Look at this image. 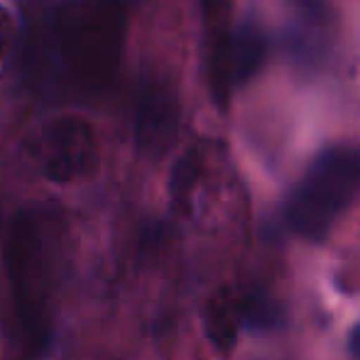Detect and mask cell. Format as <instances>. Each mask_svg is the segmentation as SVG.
Returning <instances> with one entry per match:
<instances>
[{"label": "cell", "mask_w": 360, "mask_h": 360, "mask_svg": "<svg viewBox=\"0 0 360 360\" xmlns=\"http://www.w3.org/2000/svg\"><path fill=\"white\" fill-rule=\"evenodd\" d=\"M360 194V150L336 145L316 155L285 204V221L297 236L321 240Z\"/></svg>", "instance_id": "7a4b0ae2"}, {"label": "cell", "mask_w": 360, "mask_h": 360, "mask_svg": "<svg viewBox=\"0 0 360 360\" xmlns=\"http://www.w3.org/2000/svg\"><path fill=\"white\" fill-rule=\"evenodd\" d=\"M267 59V37L255 20L221 30L209 49V84L218 103L252 81Z\"/></svg>", "instance_id": "277c9868"}, {"label": "cell", "mask_w": 360, "mask_h": 360, "mask_svg": "<svg viewBox=\"0 0 360 360\" xmlns=\"http://www.w3.org/2000/svg\"><path fill=\"white\" fill-rule=\"evenodd\" d=\"M5 42H8V15L0 8V52L5 49Z\"/></svg>", "instance_id": "30bf717a"}, {"label": "cell", "mask_w": 360, "mask_h": 360, "mask_svg": "<svg viewBox=\"0 0 360 360\" xmlns=\"http://www.w3.org/2000/svg\"><path fill=\"white\" fill-rule=\"evenodd\" d=\"M67 267V228L57 211L27 206L13 218L5 243L13 343L27 360L54 341L59 292Z\"/></svg>", "instance_id": "6da1fadb"}, {"label": "cell", "mask_w": 360, "mask_h": 360, "mask_svg": "<svg viewBox=\"0 0 360 360\" xmlns=\"http://www.w3.org/2000/svg\"><path fill=\"white\" fill-rule=\"evenodd\" d=\"M287 49L299 67L316 69L326 59L333 37V10L328 0H287Z\"/></svg>", "instance_id": "8992f818"}, {"label": "cell", "mask_w": 360, "mask_h": 360, "mask_svg": "<svg viewBox=\"0 0 360 360\" xmlns=\"http://www.w3.org/2000/svg\"><path fill=\"white\" fill-rule=\"evenodd\" d=\"M27 160L49 181H74L96 172V138L84 120L62 118L27 140Z\"/></svg>", "instance_id": "3957f363"}, {"label": "cell", "mask_w": 360, "mask_h": 360, "mask_svg": "<svg viewBox=\"0 0 360 360\" xmlns=\"http://www.w3.org/2000/svg\"><path fill=\"white\" fill-rule=\"evenodd\" d=\"M348 348H351L353 358L360 360V323H356V328L351 331V338H348Z\"/></svg>", "instance_id": "9c48e42d"}, {"label": "cell", "mask_w": 360, "mask_h": 360, "mask_svg": "<svg viewBox=\"0 0 360 360\" xmlns=\"http://www.w3.org/2000/svg\"><path fill=\"white\" fill-rule=\"evenodd\" d=\"M243 314L250 331H272L282 323V307L265 292H243Z\"/></svg>", "instance_id": "ba28073f"}, {"label": "cell", "mask_w": 360, "mask_h": 360, "mask_svg": "<svg viewBox=\"0 0 360 360\" xmlns=\"http://www.w3.org/2000/svg\"><path fill=\"white\" fill-rule=\"evenodd\" d=\"M179 96L167 79L152 76L143 84L135 113V140L147 157L165 155L179 133Z\"/></svg>", "instance_id": "5b68a950"}, {"label": "cell", "mask_w": 360, "mask_h": 360, "mask_svg": "<svg viewBox=\"0 0 360 360\" xmlns=\"http://www.w3.org/2000/svg\"><path fill=\"white\" fill-rule=\"evenodd\" d=\"M204 328L206 336L218 351H231L238 336L245 328V314H243V292L233 287H221L209 299L204 309Z\"/></svg>", "instance_id": "52a82bcc"}]
</instances>
